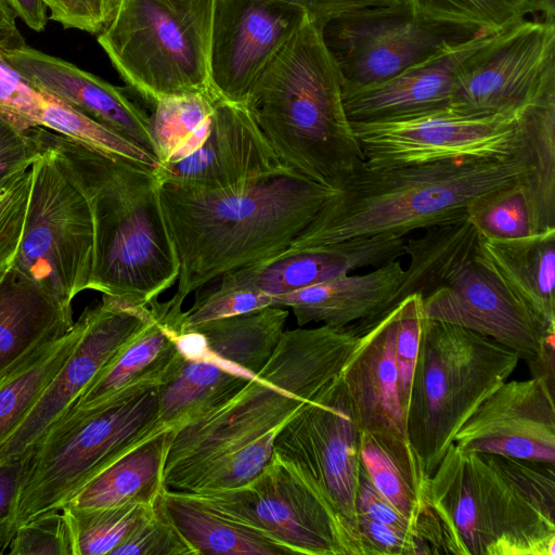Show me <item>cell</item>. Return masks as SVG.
Returning <instances> with one entry per match:
<instances>
[{"mask_svg":"<svg viewBox=\"0 0 555 555\" xmlns=\"http://www.w3.org/2000/svg\"><path fill=\"white\" fill-rule=\"evenodd\" d=\"M245 105L278 158L306 178L340 190L365 158L347 117L341 78L308 15L254 83Z\"/></svg>","mask_w":555,"mask_h":555,"instance_id":"cell-4","label":"cell"},{"mask_svg":"<svg viewBox=\"0 0 555 555\" xmlns=\"http://www.w3.org/2000/svg\"><path fill=\"white\" fill-rule=\"evenodd\" d=\"M526 125L527 145L508 156L389 168L363 165L289 247L406 236L417 229L465 219L467 207L479 196L519 181L529 182L542 150L538 128L529 119Z\"/></svg>","mask_w":555,"mask_h":555,"instance_id":"cell-3","label":"cell"},{"mask_svg":"<svg viewBox=\"0 0 555 555\" xmlns=\"http://www.w3.org/2000/svg\"><path fill=\"white\" fill-rule=\"evenodd\" d=\"M23 468V459L0 464V555L9 550L15 533L13 516Z\"/></svg>","mask_w":555,"mask_h":555,"instance_id":"cell-50","label":"cell"},{"mask_svg":"<svg viewBox=\"0 0 555 555\" xmlns=\"http://www.w3.org/2000/svg\"><path fill=\"white\" fill-rule=\"evenodd\" d=\"M215 0H117L98 42L125 82L153 104L210 92Z\"/></svg>","mask_w":555,"mask_h":555,"instance_id":"cell-9","label":"cell"},{"mask_svg":"<svg viewBox=\"0 0 555 555\" xmlns=\"http://www.w3.org/2000/svg\"><path fill=\"white\" fill-rule=\"evenodd\" d=\"M150 306L134 307L102 295L81 313L83 330L73 352L22 421L0 443V464L23 459L77 402L113 356L152 318Z\"/></svg>","mask_w":555,"mask_h":555,"instance_id":"cell-15","label":"cell"},{"mask_svg":"<svg viewBox=\"0 0 555 555\" xmlns=\"http://www.w3.org/2000/svg\"><path fill=\"white\" fill-rule=\"evenodd\" d=\"M324 42L341 78V88L387 80L421 61L453 36L412 18L406 9L330 21Z\"/></svg>","mask_w":555,"mask_h":555,"instance_id":"cell-18","label":"cell"},{"mask_svg":"<svg viewBox=\"0 0 555 555\" xmlns=\"http://www.w3.org/2000/svg\"><path fill=\"white\" fill-rule=\"evenodd\" d=\"M490 37L448 40L387 80L341 88L348 119L350 122L396 121L450 108L461 66Z\"/></svg>","mask_w":555,"mask_h":555,"instance_id":"cell-21","label":"cell"},{"mask_svg":"<svg viewBox=\"0 0 555 555\" xmlns=\"http://www.w3.org/2000/svg\"><path fill=\"white\" fill-rule=\"evenodd\" d=\"M405 236L351 238L271 257L220 276L219 284L256 289L270 296L292 293L365 267H379L404 255Z\"/></svg>","mask_w":555,"mask_h":555,"instance_id":"cell-23","label":"cell"},{"mask_svg":"<svg viewBox=\"0 0 555 555\" xmlns=\"http://www.w3.org/2000/svg\"><path fill=\"white\" fill-rule=\"evenodd\" d=\"M307 13L321 25L339 18L400 11L404 0H283Z\"/></svg>","mask_w":555,"mask_h":555,"instance_id":"cell-47","label":"cell"},{"mask_svg":"<svg viewBox=\"0 0 555 555\" xmlns=\"http://www.w3.org/2000/svg\"><path fill=\"white\" fill-rule=\"evenodd\" d=\"M159 191L180 261L166 301L172 317L208 282L288 248L337 192L291 168L232 189L160 183Z\"/></svg>","mask_w":555,"mask_h":555,"instance_id":"cell-1","label":"cell"},{"mask_svg":"<svg viewBox=\"0 0 555 555\" xmlns=\"http://www.w3.org/2000/svg\"><path fill=\"white\" fill-rule=\"evenodd\" d=\"M16 14L5 0H0V54L24 47L25 40L16 26Z\"/></svg>","mask_w":555,"mask_h":555,"instance_id":"cell-52","label":"cell"},{"mask_svg":"<svg viewBox=\"0 0 555 555\" xmlns=\"http://www.w3.org/2000/svg\"><path fill=\"white\" fill-rule=\"evenodd\" d=\"M173 435V429H165L138 443L91 477L65 505L154 504L166 488L164 470Z\"/></svg>","mask_w":555,"mask_h":555,"instance_id":"cell-31","label":"cell"},{"mask_svg":"<svg viewBox=\"0 0 555 555\" xmlns=\"http://www.w3.org/2000/svg\"><path fill=\"white\" fill-rule=\"evenodd\" d=\"M39 155L29 130L23 131L0 116V180L29 169Z\"/></svg>","mask_w":555,"mask_h":555,"instance_id":"cell-49","label":"cell"},{"mask_svg":"<svg viewBox=\"0 0 555 555\" xmlns=\"http://www.w3.org/2000/svg\"><path fill=\"white\" fill-rule=\"evenodd\" d=\"M36 144L40 155L30 167L27 215L12 268L59 304L72 308L74 298L90 286L91 212L83 193L56 153Z\"/></svg>","mask_w":555,"mask_h":555,"instance_id":"cell-10","label":"cell"},{"mask_svg":"<svg viewBox=\"0 0 555 555\" xmlns=\"http://www.w3.org/2000/svg\"><path fill=\"white\" fill-rule=\"evenodd\" d=\"M360 436L339 374L285 423L275 438L274 452L314 482L338 515L358 555H363L356 512Z\"/></svg>","mask_w":555,"mask_h":555,"instance_id":"cell-14","label":"cell"},{"mask_svg":"<svg viewBox=\"0 0 555 555\" xmlns=\"http://www.w3.org/2000/svg\"><path fill=\"white\" fill-rule=\"evenodd\" d=\"M272 306V296L262 292L218 284L182 311L179 330H188L205 322L234 317Z\"/></svg>","mask_w":555,"mask_h":555,"instance_id":"cell-40","label":"cell"},{"mask_svg":"<svg viewBox=\"0 0 555 555\" xmlns=\"http://www.w3.org/2000/svg\"><path fill=\"white\" fill-rule=\"evenodd\" d=\"M474 249L462 254L441 283L422 296L426 319L470 330L515 351L526 363L534 361L555 331L547 330L477 263Z\"/></svg>","mask_w":555,"mask_h":555,"instance_id":"cell-17","label":"cell"},{"mask_svg":"<svg viewBox=\"0 0 555 555\" xmlns=\"http://www.w3.org/2000/svg\"><path fill=\"white\" fill-rule=\"evenodd\" d=\"M526 109L467 116L448 108L410 119L351 126L365 158L364 166L389 168L515 154L528 141Z\"/></svg>","mask_w":555,"mask_h":555,"instance_id":"cell-13","label":"cell"},{"mask_svg":"<svg viewBox=\"0 0 555 555\" xmlns=\"http://www.w3.org/2000/svg\"><path fill=\"white\" fill-rule=\"evenodd\" d=\"M358 338L349 325L284 331L255 378L220 406L175 430L166 488L218 455L282 429L340 374Z\"/></svg>","mask_w":555,"mask_h":555,"instance_id":"cell-6","label":"cell"},{"mask_svg":"<svg viewBox=\"0 0 555 555\" xmlns=\"http://www.w3.org/2000/svg\"><path fill=\"white\" fill-rule=\"evenodd\" d=\"M31 170L0 180V273L12 267L22 240L31 191Z\"/></svg>","mask_w":555,"mask_h":555,"instance_id":"cell-39","label":"cell"},{"mask_svg":"<svg viewBox=\"0 0 555 555\" xmlns=\"http://www.w3.org/2000/svg\"><path fill=\"white\" fill-rule=\"evenodd\" d=\"M82 330L79 317L65 334L41 345L0 376V443L66 362Z\"/></svg>","mask_w":555,"mask_h":555,"instance_id":"cell-34","label":"cell"},{"mask_svg":"<svg viewBox=\"0 0 555 555\" xmlns=\"http://www.w3.org/2000/svg\"><path fill=\"white\" fill-rule=\"evenodd\" d=\"M216 99L205 92L154 103L151 121L158 164L179 162L202 146L209 134Z\"/></svg>","mask_w":555,"mask_h":555,"instance_id":"cell-35","label":"cell"},{"mask_svg":"<svg viewBox=\"0 0 555 555\" xmlns=\"http://www.w3.org/2000/svg\"><path fill=\"white\" fill-rule=\"evenodd\" d=\"M285 169L247 106L216 99L202 146L179 162L158 164L154 172L159 183L216 191Z\"/></svg>","mask_w":555,"mask_h":555,"instance_id":"cell-20","label":"cell"},{"mask_svg":"<svg viewBox=\"0 0 555 555\" xmlns=\"http://www.w3.org/2000/svg\"><path fill=\"white\" fill-rule=\"evenodd\" d=\"M358 532L363 555H433L416 537L357 513Z\"/></svg>","mask_w":555,"mask_h":555,"instance_id":"cell-45","label":"cell"},{"mask_svg":"<svg viewBox=\"0 0 555 555\" xmlns=\"http://www.w3.org/2000/svg\"><path fill=\"white\" fill-rule=\"evenodd\" d=\"M518 354L454 324L425 319L405 430L430 477L479 404L515 371Z\"/></svg>","mask_w":555,"mask_h":555,"instance_id":"cell-7","label":"cell"},{"mask_svg":"<svg viewBox=\"0 0 555 555\" xmlns=\"http://www.w3.org/2000/svg\"><path fill=\"white\" fill-rule=\"evenodd\" d=\"M404 269L391 260L365 274H343L272 297V306L289 307L299 326L322 323L350 327L359 335L374 322L398 287Z\"/></svg>","mask_w":555,"mask_h":555,"instance_id":"cell-26","label":"cell"},{"mask_svg":"<svg viewBox=\"0 0 555 555\" xmlns=\"http://www.w3.org/2000/svg\"><path fill=\"white\" fill-rule=\"evenodd\" d=\"M555 335L550 336L540 356L532 362L527 363L531 377L539 379L551 392L555 389Z\"/></svg>","mask_w":555,"mask_h":555,"instance_id":"cell-51","label":"cell"},{"mask_svg":"<svg viewBox=\"0 0 555 555\" xmlns=\"http://www.w3.org/2000/svg\"><path fill=\"white\" fill-rule=\"evenodd\" d=\"M307 17L283 0H215L209 49L211 94L245 104L256 80Z\"/></svg>","mask_w":555,"mask_h":555,"instance_id":"cell-16","label":"cell"},{"mask_svg":"<svg viewBox=\"0 0 555 555\" xmlns=\"http://www.w3.org/2000/svg\"><path fill=\"white\" fill-rule=\"evenodd\" d=\"M50 18L65 28L100 34L109 22L117 0H43Z\"/></svg>","mask_w":555,"mask_h":555,"instance_id":"cell-46","label":"cell"},{"mask_svg":"<svg viewBox=\"0 0 555 555\" xmlns=\"http://www.w3.org/2000/svg\"><path fill=\"white\" fill-rule=\"evenodd\" d=\"M190 493L264 532L292 554L358 555L338 515L314 482L275 452L256 477L240 487Z\"/></svg>","mask_w":555,"mask_h":555,"instance_id":"cell-11","label":"cell"},{"mask_svg":"<svg viewBox=\"0 0 555 555\" xmlns=\"http://www.w3.org/2000/svg\"><path fill=\"white\" fill-rule=\"evenodd\" d=\"M356 512L364 514L369 518L396 530L416 537L427 544L434 554L433 548L424 539L417 525L397 511L377 492L364 470L362 463L356 491Z\"/></svg>","mask_w":555,"mask_h":555,"instance_id":"cell-48","label":"cell"},{"mask_svg":"<svg viewBox=\"0 0 555 555\" xmlns=\"http://www.w3.org/2000/svg\"><path fill=\"white\" fill-rule=\"evenodd\" d=\"M398 318L396 306L359 334L340 377L361 433L409 441L395 360Z\"/></svg>","mask_w":555,"mask_h":555,"instance_id":"cell-24","label":"cell"},{"mask_svg":"<svg viewBox=\"0 0 555 555\" xmlns=\"http://www.w3.org/2000/svg\"><path fill=\"white\" fill-rule=\"evenodd\" d=\"M73 309L10 267L0 273V376L74 324Z\"/></svg>","mask_w":555,"mask_h":555,"instance_id":"cell-30","label":"cell"},{"mask_svg":"<svg viewBox=\"0 0 555 555\" xmlns=\"http://www.w3.org/2000/svg\"><path fill=\"white\" fill-rule=\"evenodd\" d=\"M30 29L41 31L47 25V7L43 0H5Z\"/></svg>","mask_w":555,"mask_h":555,"instance_id":"cell-53","label":"cell"},{"mask_svg":"<svg viewBox=\"0 0 555 555\" xmlns=\"http://www.w3.org/2000/svg\"><path fill=\"white\" fill-rule=\"evenodd\" d=\"M151 320L104 365L68 412L98 408L121 396L164 385L175 373L181 357L165 301L149 305ZM67 412V413H68Z\"/></svg>","mask_w":555,"mask_h":555,"instance_id":"cell-27","label":"cell"},{"mask_svg":"<svg viewBox=\"0 0 555 555\" xmlns=\"http://www.w3.org/2000/svg\"><path fill=\"white\" fill-rule=\"evenodd\" d=\"M463 451L555 464L554 393L539 379L506 380L460 428Z\"/></svg>","mask_w":555,"mask_h":555,"instance_id":"cell-19","label":"cell"},{"mask_svg":"<svg viewBox=\"0 0 555 555\" xmlns=\"http://www.w3.org/2000/svg\"><path fill=\"white\" fill-rule=\"evenodd\" d=\"M165 429L158 421V387L66 413L23 457L14 531L41 515L61 511L96 473Z\"/></svg>","mask_w":555,"mask_h":555,"instance_id":"cell-8","label":"cell"},{"mask_svg":"<svg viewBox=\"0 0 555 555\" xmlns=\"http://www.w3.org/2000/svg\"><path fill=\"white\" fill-rule=\"evenodd\" d=\"M287 317L283 307L270 306L178 330L173 340L182 359L210 362L250 380L274 351Z\"/></svg>","mask_w":555,"mask_h":555,"instance_id":"cell-25","label":"cell"},{"mask_svg":"<svg viewBox=\"0 0 555 555\" xmlns=\"http://www.w3.org/2000/svg\"><path fill=\"white\" fill-rule=\"evenodd\" d=\"M528 180L519 181L473 201L466 219L478 234L489 240H509L534 233L527 196Z\"/></svg>","mask_w":555,"mask_h":555,"instance_id":"cell-38","label":"cell"},{"mask_svg":"<svg viewBox=\"0 0 555 555\" xmlns=\"http://www.w3.org/2000/svg\"><path fill=\"white\" fill-rule=\"evenodd\" d=\"M8 552L10 555H72L70 534L62 511L21 525Z\"/></svg>","mask_w":555,"mask_h":555,"instance_id":"cell-43","label":"cell"},{"mask_svg":"<svg viewBox=\"0 0 555 555\" xmlns=\"http://www.w3.org/2000/svg\"><path fill=\"white\" fill-rule=\"evenodd\" d=\"M29 132L56 153L88 202L93 225L89 289L134 307L157 300L178 281L180 261L154 169L41 126Z\"/></svg>","mask_w":555,"mask_h":555,"instance_id":"cell-2","label":"cell"},{"mask_svg":"<svg viewBox=\"0 0 555 555\" xmlns=\"http://www.w3.org/2000/svg\"><path fill=\"white\" fill-rule=\"evenodd\" d=\"M410 16L453 36H493L528 18H553L554 0H404Z\"/></svg>","mask_w":555,"mask_h":555,"instance_id":"cell-33","label":"cell"},{"mask_svg":"<svg viewBox=\"0 0 555 555\" xmlns=\"http://www.w3.org/2000/svg\"><path fill=\"white\" fill-rule=\"evenodd\" d=\"M113 555H196L192 546L167 518L158 499L151 514Z\"/></svg>","mask_w":555,"mask_h":555,"instance_id":"cell-42","label":"cell"},{"mask_svg":"<svg viewBox=\"0 0 555 555\" xmlns=\"http://www.w3.org/2000/svg\"><path fill=\"white\" fill-rule=\"evenodd\" d=\"M397 306L399 318L395 341V360L398 373L399 399L406 414L426 317L423 297L418 293L405 297Z\"/></svg>","mask_w":555,"mask_h":555,"instance_id":"cell-41","label":"cell"},{"mask_svg":"<svg viewBox=\"0 0 555 555\" xmlns=\"http://www.w3.org/2000/svg\"><path fill=\"white\" fill-rule=\"evenodd\" d=\"M42 96L0 54V116L23 131L38 127Z\"/></svg>","mask_w":555,"mask_h":555,"instance_id":"cell-44","label":"cell"},{"mask_svg":"<svg viewBox=\"0 0 555 555\" xmlns=\"http://www.w3.org/2000/svg\"><path fill=\"white\" fill-rule=\"evenodd\" d=\"M428 498L443 554H555V464L453 442L429 477Z\"/></svg>","mask_w":555,"mask_h":555,"instance_id":"cell-5","label":"cell"},{"mask_svg":"<svg viewBox=\"0 0 555 555\" xmlns=\"http://www.w3.org/2000/svg\"><path fill=\"white\" fill-rule=\"evenodd\" d=\"M555 93V20L528 18L493 35L461 66L450 109L467 116L525 111Z\"/></svg>","mask_w":555,"mask_h":555,"instance_id":"cell-12","label":"cell"},{"mask_svg":"<svg viewBox=\"0 0 555 555\" xmlns=\"http://www.w3.org/2000/svg\"><path fill=\"white\" fill-rule=\"evenodd\" d=\"M40 126L101 153L155 169L158 159L114 130L48 95L42 96Z\"/></svg>","mask_w":555,"mask_h":555,"instance_id":"cell-37","label":"cell"},{"mask_svg":"<svg viewBox=\"0 0 555 555\" xmlns=\"http://www.w3.org/2000/svg\"><path fill=\"white\" fill-rule=\"evenodd\" d=\"M2 56L40 93L85 114L156 156L151 116L122 89L26 44Z\"/></svg>","mask_w":555,"mask_h":555,"instance_id":"cell-22","label":"cell"},{"mask_svg":"<svg viewBox=\"0 0 555 555\" xmlns=\"http://www.w3.org/2000/svg\"><path fill=\"white\" fill-rule=\"evenodd\" d=\"M474 260L547 330L555 331V228L509 240L478 234Z\"/></svg>","mask_w":555,"mask_h":555,"instance_id":"cell-28","label":"cell"},{"mask_svg":"<svg viewBox=\"0 0 555 555\" xmlns=\"http://www.w3.org/2000/svg\"><path fill=\"white\" fill-rule=\"evenodd\" d=\"M153 507L154 504L139 503L101 508L63 506L61 511L70 534L72 555H113Z\"/></svg>","mask_w":555,"mask_h":555,"instance_id":"cell-36","label":"cell"},{"mask_svg":"<svg viewBox=\"0 0 555 555\" xmlns=\"http://www.w3.org/2000/svg\"><path fill=\"white\" fill-rule=\"evenodd\" d=\"M360 457L377 492L417 525L434 554H442L440 525L429 504V477L410 442L361 433Z\"/></svg>","mask_w":555,"mask_h":555,"instance_id":"cell-29","label":"cell"},{"mask_svg":"<svg viewBox=\"0 0 555 555\" xmlns=\"http://www.w3.org/2000/svg\"><path fill=\"white\" fill-rule=\"evenodd\" d=\"M158 502L196 555H286L264 532L211 507L190 492L165 488Z\"/></svg>","mask_w":555,"mask_h":555,"instance_id":"cell-32","label":"cell"}]
</instances>
